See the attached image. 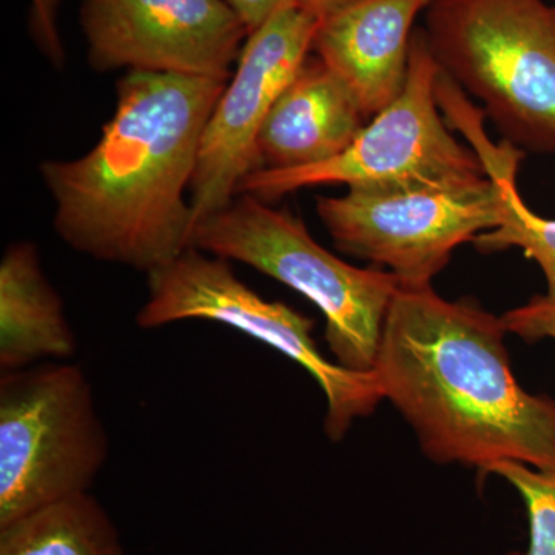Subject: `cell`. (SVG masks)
Here are the masks:
<instances>
[{
    "instance_id": "8fae6325",
    "label": "cell",
    "mask_w": 555,
    "mask_h": 555,
    "mask_svg": "<svg viewBox=\"0 0 555 555\" xmlns=\"http://www.w3.org/2000/svg\"><path fill=\"white\" fill-rule=\"evenodd\" d=\"M430 2L360 0L320 21L312 50L349 87L367 119L403 91L416 17Z\"/></svg>"
},
{
    "instance_id": "277c9868",
    "label": "cell",
    "mask_w": 555,
    "mask_h": 555,
    "mask_svg": "<svg viewBox=\"0 0 555 555\" xmlns=\"http://www.w3.org/2000/svg\"><path fill=\"white\" fill-rule=\"evenodd\" d=\"M192 247L295 288L326 318V341L339 366L374 371L387 310L400 287L392 272L347 264L318 244L301 219L250 195L196 225Z\"/></svg>"
},
{
    "instance_id": "e0dca14e",
    "label": "cell",
    "mask_w": 555,
    "mask_h": 555,
    "mask_svg": "<svg viewBox=\"0 0 555 555\" xmlns=\"http://www.w3.org/2000/svg\"><path fill=\"white\" fill-rule=\"evenodd\" d=\"M502 318L507 332L526 341L535 343L545 338L555 341V299L547 295L534 297L528 305L509 310Z\"/></svg>"
},
{
    "instance_id": "5b68a950",
    "label": "cell",
    "mask_w": 555,
    "mask_h": 555,
    "mask_svg": "<svg viewBox=\"0 0 555 555\" xmlns=\"http://www.w3.org/2000/svg\"><path fill=\"white\" fill-rule=\"evenodd\" d=\"M109 441L86 372L39 363L0 377V528L87 494Z\"/></svg>"
},
{
    "instance_id": "7a4b0ae2",
    "label": "cell",
    "mask_w": 555,
    "mask_h": 555,
    "mask_svg": "<svg viewBox=\"0 0 555 555\" xmlns=\"http://www.w3.org/2000/svg\"><path fill=\"white\" fill-rule=\"evenodd\" d=\"M503 318L430 286L398 287L375 361L385 398L437 463L481 473L513 460L555 470V400L526 392L511 371Z\"/></svg>"
},
{
    "instance_id": "6da1fadb",
    "label": "cell",
    "mask_w": 555,
    "mask_h": 555,
    "mask_svg": "<svg viewBox=\"0 0 555 555\" xmlns=\"http://www.w3.org/2000/svg\"><path fill=\"white\" fill-rule=\"evenodd\" d=\"M228 82L127 72L96 145L80 158L40 164L60 238L147 275L192 247L195 218L185 195Z\"/></svg>"
},
{
    "instance_id": "8992f818",
    "label": "cell",
    "mask_w": 555,
    "mask_h": 555,
    "mask_svg": "<svg viewBox=\"0 0 555 555\" xmlns=\"http://www.w3.org/2000/svg\"><path fill=\"white\" fill-rule=\"evenodd\" d=\"M441 67L416 28L406 83L389 107L364 126L341 155L294 170L259 169L240 184L238 195L272 203L305 188H411L460 184L488 177L474 150L460 144L438 112L436 86Z\"/></svg>"
},
{
    "instance_id": "2e32d148",
    "label": "cell",
    "mask_w": 555,
    "mask_h": 555,
    "mask_svg": "<svg viewBox=\"0 0 555 555\" xmlns=\"http://www.w3.org/2000/svg\"><path fill=\"white\" fill-rule=\"evenodd\" d=\"M483 473L495 474L513 485L524 499L528 513V550L507 555H555V470L535 469L503 460L492 463Z\"/></svg>"
},
{
    "instance_id": "52a82bcc",
    "label": "cell",
    "mask_w": 555,
    "mask_h": 555,
    "mask_svg": "<svg viewBox=\"0 0 555 555\" xmlns=\"http://www.w3.org/2000/svg\"><path fill=\"white\" fill-rule=\"evenodd\" d=\"M147 276L149 298L139 309V327L214 321L280 350L323 389L327 400L324 430L331 440H341L357 418L372 414L385 398L374 371H349L327 360L312 338L313 321L284 302L259 297L233 273L228 259L190 247Z\"/></svg>"
},
{
    "instance_id": "9a60e30c",
    "label": "cell",
    "mask_w": 555,
    "mask_h": 555,
    "mask_svg": "<svg viewBox=\"0 0 555 555\" xmlns=\"http://www.w3.org/2000/svg\"><path fill=\"white\" fill-rule=\"evenodd\" d=\"M486 156L483 166L489 178L499 182L502 190L499 225L480 233L473 243L483 254L517 247L525 257L532 259L542 269L546 280L547 297L555 299V219L534 214L521 199L516 185L518 164L524 159V150L509 142L496 145Z\"/></svg>"
},
{
    "instance_id": "3957f363",
    "label": "cell",
    "mask_w": 555,
    "mask_h": 555,
    "mask_svg": "<svg viewBox=\"0 0 555 555\" xmlns=\"http://www.w3.org/2000/svg\"><path fill=\"white\" fill-rule=\"evenodd\" d=\"M425 21L438 65L481 101L505 141L555 153V3L433 0Z\"/></svg>"
},
{
    "instance_id": "d6986e66",
    "label": "cell",
    "mask_w": 555,
    "mask_h": 555,
    "mask_svg": "<svg viewBox=\"0 0 555 555\" xmlns=\"http://www.w3.org/2000/svg\"><path fill=\"white\" fill-rule=\"evenodd\" d=\"M225 2L235 10L250 35L264 25L278 10L295 0H225Z\"/></svg>"
},
{
    "instance_id": "7c38bea8",
    "label": "cell",
    "mask_w": 555,
    "mask_h": 555,
    "mask_svg": "<svg viewBox=\"0 0 555 555\" xmlns=\"http://www.w3.org/2000/svg\"><path fill=\"white\" fill-rule=\"evenodd\" d=\"M366 119L349 87L320 57L309 56L259 131V169H305L334 159Z\"/></svg>"
},
{
    "instance_id": "30bf717a",
    "label": "cell",
    "mask_w": 555,
    "mask_h": 555,
    "mask_svg": "<svg viewBox=\"0 0 555 555\" xmlns=\"http://www.w3.org/2000/svg\"><path fill=\"white\" fill-rule=\"evenodd\" d=\"M91 68L229 80L248 31L225 0H83Z\"/></svg>"
},
{
    "instance_id": "9c48e42d",
    "label": "cell",
    "mask_w": 555,
    "mask_h": 555,
    "mask_svg": "<svg viewBox=\"0 0 555 555\" xmlns=\"http://www.w3.org/2000/svg\"><path fill=\"white\" fill-rule=\"evenodd\" d=\"M318 25L320 20L295 0L248 35L201 139L190 185L195 229L229 207L243 179L259 169V131L308 60Z\"/></svg>"
},
{
    "instance_id": "4fadbf2b",
    "label": "cell",
    "mask_w": 555,
    "mask_h": 555,
    "mask_svg": "<svg viewBox=\"0 0 555 555\" xmlns=\"http://www.w3.org/2000/svg\"><path fill=\"white\" fill-rule=\"evenodd\" d=\"M78 349L56 288L35 244H11L0 262V369L20 371L43 360H68Z\"/></svg>"
},
{
    "instance_id": "ba28073f",
    "label": "cell",
    "mask_w": 555,
    "mask_h": 555,
    "mask_svg": "<svg viewBox=\"0 0 555 555\" xmlns=\"http://www.w3.org/2000/svg\"><path fill=\"white\" fill-rule=\"evenodd\" d=\"M502 190L486 177L460 184L349 188L318 198L338 250L386 266L401 286H430L452 251L499 225Z\"/></svg>"
},
{
    "instance_id": "ac0fdd59",
    "label": "cell",
    "mask_w": 555,
    "mask_h": 555,
    "mask_svg": "<svg viewBox=\"0 0 555 555\" xmlns=\"http://www.w3.org/2000/svg\"><path fill=\"white\" fill-rule=\"evenodd\" d=\"M62 0H30L31 38L40 53L61 68L65 62L64 43L60 31V7Z\"/></svg>"
},
{
    "instance_id": "ffe728a7",
    "label": "cell",
    "mask_w": 555,
    "mask_h": 555,
    "mask_svg": "<svg viewBox=\"0 0 555 555\" xmlns=\"http://www.w3.org/2000/svg\"><path fill=\"white\" fill-rule=\"evenodd\" d=\"M357 2L360 0H298L302 9L308 10L320 21Z\"/></svg>"
},
{
    "instance_id": "5bb4252c",
    "label": "cell",
    "mask_w": 555,
    "mask_h": 555,
    "mask_svg": "<svg viewBox=\"0 0 555 555\" xmlns=\"http://www.w3.org/2000/svg\"><path fill=\"white\" fill-rule=\"evenodd\" d=\"M0 555H124L118 528L90 492L0 528Z\"/></svg>"
}]
</instances>
